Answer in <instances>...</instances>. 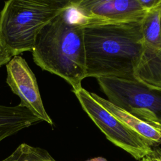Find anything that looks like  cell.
Segmentation results:
<instances>
[{
	"label": "cell",
	"mask_w": 161,
	"mask_h": 161,
	"mask_svg": "<svg viewBox=\"0 0 161 161\" xmlns=\"http://www.w3.org/2000/svg\"><path fill=\"white\" fill-rule=\"evenodd\" d=\"M143 18L83 24L86 77L135 80L144 46Z\"/></svg>",
	"instance_id": "cell-1"
},
{
	"label": "cell",
	"mask_w": 161,
	"mask_h": 161,
	"mask_svg": "<svg viewBox=\"0 0 161 161\" xmlns=\"http://www.w3.org/2000/svg\"><path fill=\"white\" fill-rule=\"evenodd\" d=\"M70 0H9L0 12V41L13 55L32 50L43 27Z\"/></svg>",
	"instance_id": "cell-3"
},
{
	"label": "cell",
	"mask_w": 161,
	"mask_h": 161,
	"mask_svg": "<svg viewBox=\"0 0 161 161\" xmlns=\"http://www.w3.org/2000/svg\"><path fill=\"white\" fill-rule=\"evenodd\" d=\"M1 161H56L45 149L26 143L20 144L8 157Z\"/></svg>",
	"instance_id": "cell-12"
},
{
	"label": "cell",
	"mask_w": 161,
	"mask_h": 161,
	"mask_svg": "<svg viewBox=\"0 0 161 161\" xmlns=\"http://www.w3.org/2000/svg\"><path fill=\"white\" fill-rule=\"evenodd\" d=\"M141 6L147 11L156 7L161 0H138Z\"/></svg>",
	"instance_id": "cell-14"
},
{
	"label": "cell",
	"mask_w": 161,
	"mask_h": 161,
	"mask_svg": "<svg viewBox=\"0 0 161 161\" xmlns=\"http://www.w3.org/2000/svg\"><path fill=\"white\" fill-rule=\"evenodd\" d=\"M135 79L149 88L161 90V49L144 44Z\"/></svg>",
	"instance_id": "cell-10"
},
{
	"label": "cell",
	"mask_w": 161,
	"mask_h": 161,
	"mask_svg": "<svg viewBox=\"0 0 161 161\" xmlns=\"http://www.w3.org/2000/svg\"><path fill=\"white\" fill-rule=\"evenodd\" d=\"M148 161H161V148L159 147H155L152 149V153L147 156Z\"/></svg>",
	"instance_id": "cell-15"
},
{
	"label": "cell",
	"mask_w": 161,
	"mask_h": 161,
	"mask_svg": "<svg viewBox=\"0 0 161 161\" xmlns=\"http://www.w3.org/2000/svg\"><path fill=\"white\" fill-rule=\"evenodd\" d=\"M141 161H148V158H147V157H145L143 158L141 160Z\"/></svg>",
	"instance_id": "cell-18"
},
{
	"label": "cell",
	"mask_w": 161,
	"mask_h": 161,
	"mask_svg": "<svg viewBox=\"0 0 161 161\" xmlns=\"http://www.w3.org/2000/svg\"><path fill=\"white\" fill-rule=\"evenodd\" d=\"M91 95L104 108L135 132L150 147H157L161 144V126L153 125L140 119L95 93H91Z\"/></svg>",
	"instance_id": "cell-8"
},
{
	"label": "cell",
	"mask_w": 161,
	"mask_h": 161,
	"mask_svg": "<svg viewBox=\"0 0 161 161\" xmlns=\"http://www.w3.org/2000/svg\"><path fill=\"white\" fill-rule=\"evenodd\" d=\"M158 4L147 11L142 19V30L145 45L154 48L161 49V31Z\"/></svg>",
	"instance_id": "cell-11"
},
{
	"label": "cell",
	"mask_w": 161,
	"mask_h": 161,
	"mask_svg": "<svg viewBox=\"0 0 161 161\" xmlns=\"http://www.w3.org/2000/svg\"><path fill=\"white\" fill-rule=\"evenodd\" d=\"M159 8V16H160V31H161V1L158 4Z\"/></svg>",
	"instance_id": "cell-17"
},
{
	"label": "cell",
	"mask_w": 161,
	"mask_h": 161,
	"mask_svg": "<svg viewBox=\"0 0 161 161\" xmlns=\"http://www.w3.org/2000/svg\"><path fill=\"white\" fill-rule=\"evenodd\" d=\"M86 161H107V160L106 158H104V157H96V158H91V159L86 160Z\"/></svg>",
	"instance_id": "cell-16"
},
{
	"label": "cell",
	"mask_w": 161,
	"mask_h": 161,
	"mask_svg": "<svg viewBox=\"0 0 161 161\" xmlns=\"http://www.w3.org/2000/svg\"><path fill=\"white\" fill-rule=\"evenodd\" d=\"M71 4L84 24L140 19L147 11L138 0H72Z\"/></svg>",
	"instance_id": "cell-6"
},
{
	"label": "cell",
	"mask_w": 161,
	"mask_h": 161,
	"mask_svg": "<svg viewBox=\"0 0 161 161\" xmlns=\"http://www.w3.org/2000/svg\"><path fill=\"white\" fill-rule=\"evenodd\" d=\"M6 67V83L20 98L19 103L42 121L52 125L53 121L44 108L35 75L25 59L15 55Z\"/></svg>",
	"instance_id": "cell-7"
},
{
	"label": "cell",
	"mask_w": 161,
	"mask_h": 161,
	"mask_svg": "<svg viewBox=\"0 0 161 161\" xmlns=\"http://www.w3.org/2000/svg\"><path fill=\"white\" fill-rule=\"evenodd\" d=\"M97 80L110 103L140 119L161 126V90L149 88L135 80L99 77Z\"/></svg>",
	"instance_id": "cell-4"
},
{
	"label": "cell",
	"mask_w": 161,
	"mask_h": 161,
	"mask_svg": "<svg viewBox=\"0 0 161 161\" xmlns=\"http://www.w3.org/2000/svg\"><path fill=\"white\" fill-rule=\"evenodd\" d=\"M14 55L0 41V67L6 65Z\"/></svg>",
	"instance_id": "cell-13"
},
{
	"label": "cell",
	"mask_w": 161,
	"mask_h": 161,
	"mask_svg": "<svg viewBox=\"0 0 161 161\" xmlns=\"http://www.w3.org/2000/svg\"><path fill=\"white\" fill-rule=\"evenodd\" d=\"M41 121L40 118L20 103L14 106L0 104V142Z\"/></svg>",
	"instance_id": "cell-9"
},
{
	"label": "cell",
	"mask_w": 161,
	"mask_h": 161,
	"mask_svg": "<svg viewBox=\"0 0 161 161\" xmlns=\"http://www.w3.org/2000/svg\"><path fill=\"white\" fill-rule=\"evenodd\" d=\"M71 1L40 31L31 53L38 67L64 79L74 91L82 87L86 67L84 23Z\"/></svg>",
	"instance_id": "cell-2"
},
{
	"label": "cell",
	"mask_w": 161,
	"mask_h": 161,
	"mask_svg": "<svg viewBox=\"0 0 161 161\" xmlns=\"http://www.w3.org/2000/svg\"><path fill=\"white\" fill-rule=\"evenodd\" d=\"M73 92L84 111L111 143L130 153L136 160H142L152 153L151 147L99 104L91 92L82 87Z\"/></svg>",
	"instance_id": "cell-5"
}]
</instances>
